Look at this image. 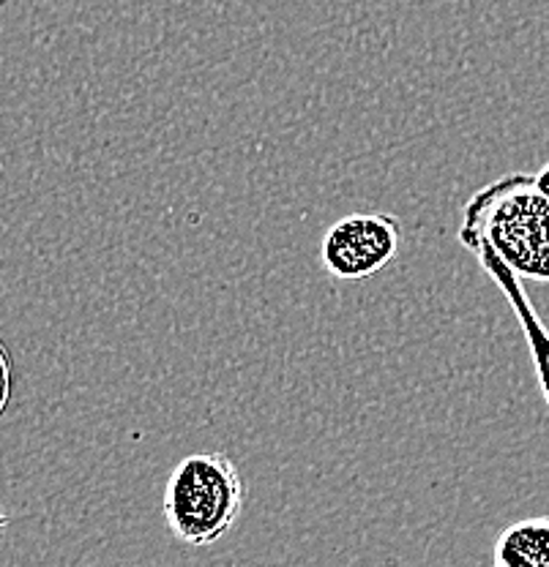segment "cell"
Here are the masks:
<instances>
[{
    "mask_svg": "<svg viewBox=\"0 0 549 567\" xmlns=\"http://www.w3.org/2000/svg\"><path fill=\"white\" fill-rule=\"evenodd\" d=\"M459 240H481L517 279L549 284V199L533 175L511 173L468 199Z\"/></svg>",
    "mask_w": 549,
    "mask_h": 567,
    "instance_id": "obj_1",
    "label": "cell"
},
{
    "mask_svg": "<svg viewBox=\"0 0 549 567\" xmlns=\"http://www.w3.org/2000/svg\"><path fill=\"white\" fill-rule=\"evenodd\" d=\"M244 507L238 466L222 453H192L181 458L164 488V518L183 546L220 543L235 527Z\"/></svg>",
    "mask_w": 549,
    "mask_h": 567,
    "instance_id": "obj_2",
    "label": "cell"
},
{
    "mask_svg": "<svg viewBox=\"0 0 549 567\" xmlns=\"http://www.w3.org/2000/svg\"><path fill=\"white\" fill-rule=\"evenodd\" d=\"M403 229L386 213H353L339 218L323 235V268L342 281H362L375 276L397 257Z\"/></svg>",
    "mask_w": 549,
    "mask_h": 567,
    "instance_id": "obj_3",
    "label": "cell"
},
{
    "mask_svg": "<svg viewBox=\"0 0 549 567\" xmlns=\"http://www.w3.org/2000/svg\"><path fill=\"white\" fill-rule=\"evenodd\" d=\"M462 246L476 254L478 265L487 270L489 279L498 284V289L511 303V311L519 319V328H522L525 339H528L530 358H533V369H536V377H539L541 393H545L549 404V330L545 328V322H541V317L536 315L533 303H530L528 292H525L522 287V279H517V276L500 262L498 254H495L487 244H481V240H470V244H462Z\"/></svg>",
    "mask_w": 549,
    "mask_h": 567,
    "instance_id": "obj_4",
    "label": "cell"
},
{
    "mask_svg": "<svg viewBox=\"0 0 549 567\" xmlns=\"http://www.w3.org/2000/svg\"><path fill=\"white\" fill-rule=\"evenodd\" d=\"M495 567H549V516L511 524L495 543Z\"/></svg>",
    "mask_w": 549,
    "mask_h": 567,
    "instance_id": "obj_5",
    "label": "cell"
},
{
    "mask_svg": "<svg viewBox=\"0 0 549 567\" xmlns=\"http://www.w3.org/2000/svg\"><path fill=\"white\" fill-rule=\"evenodd\" d=\"M533 181H536V186H539V192L545 194V197L549 199V162L545 164V167L539 169V173L533 175Z\"/></svg>",
    "mask_w": 549,
    "mask_h": 567,
    "instance_id": "obj_6",
    "label": "cell"
},
{
    "mask_svg": "<svg viewBox=\"0 0 549 567\" xmlns=\"http://www.w3.org/2000/svg\"><path fill=\"white\" fill-rule=\"evenodd\" d=\"M3 532H6V513L3 507H0V540H3Z\"/></svg>",
    "mask_w": 549,
    "mask_h": 567,
    "instance_id": "obj_7",
    "label": "cell"
}]
</instances>
